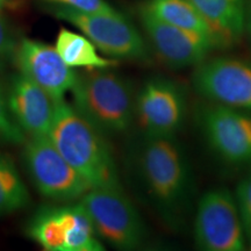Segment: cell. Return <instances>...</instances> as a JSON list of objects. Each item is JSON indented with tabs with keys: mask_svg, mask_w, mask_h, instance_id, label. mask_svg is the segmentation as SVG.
Instances as JSON below:
<instances>
[{
	"mask_svg": "<svg viewBox=\"0 0 251 251\" xmlns=\"http://www.w3.org/2000/svg\"><path fill=\"white\" fill-rule=\"evenodd\" d=\"M128 166L143 201L166 227L180 230L192 208L194 178L188 157L177 136L141 135L131 147Z\"/></svg>",
	"mask_w": 251,
	"mask_h": 251,
	"instance_id": "obj_1",
	"label": "cell"
},
{
	"mask_svg": "<svg viewBox=\"0 0 251 251\" xmlns=\"http://www.w3.org/2000/svg\"><path fill=\"white\" fill-rule=\"evenodd\" d=\"M48 137L91 188H122L106 136L81 118L64 99L55 102Z\"/></svg>",
	"mask_w": 251,
	"mask_h": 251,
	"instance_id": "obj_2",
	"label": "cell"
},
{
	"mask_svg": "<svg viewBox=\"0 0 251 251\" xmlns=\"http://www.w3.org/2000/svg\"><path fill=\"white\" fill-rule=\"evenodd\" d=\"M74 108L105 136H117L135 120V96L129 81L108 69L78 76L72 89Z\"/></svg>",
	"mask_w": 251,
	"mask_h": 251,
	"instance_id": "obj_3",
	"label": "cell"
},
{
	"mask_svg": "<svg viewBox=\"0 0 251 251\" xmlns=\"http://www.w3.org/2000/svg\"><path fill=\"white\" fill-rule=\"evenodd\" d=\"M96 233L120 250L139 249L147 241L142 218L122 188H91L80 198Z\"/></svg>",
	"mask_w": 251,
	"mask_h": 251,
	"instance_id": "obj_4",
	"label": "cell"
},
{
	"mask_svg": "<svg viewBox=\"0 0 251 251\" xmlns=\"http://www.w3.org/2000/svg\"><path fill=\"white\" fill-rule=\"evenodd\" d=\"M30 238L48 251H102L92 220L80 202L42 207L27 227Z\"/></svg>",
	"mask_w": 251,
	"mask_h": 251,
	"instance_id": "obj_5",
	"label": "cell"
},
{
	"mask_svg": "<svg viewBox=\"0 0 251 251\" xmlns=\"http://www.w3.org/2000/svg\"><path fill=\"white\" fill-rule=\"evenodd\" d=\"M246 235L235 196L216 187L202 194L194 218V241L206 251H242Z\"/></svg>",
	"mask_w": 251,
	"mask_h": 251,
	"instance_id": "obj_6",
	"label": "cell"
},
{
	"mask_svg": "<svg viewBox=\"0 0 251 251\" xmlns=\"http://www.w3.org/2000/svg\"><path fill=\"white\" fill-rule=\"evenodd\" d=\"M186 115L184 87L170 78H149L135 97V120L142 135L177 136L184 127Z\"/></svg>",
	"mask_w": 251,
	"mask_h": 251,
	"instance_id": "obj_7",
	"label": "cell"
},
{
	"mask_svg": "<svg viewBox=\"0 0 251 251\" xmlns=\"http://www.w3.org/2000/svg\"><path fill=\"white\" fill-rule=\"evenodd\" d=\"M24 157L34 185L48 199L72 201L91 190L89 183L65 161L48 135L31 137L25 147Z\"/></svg>",
	"mask_w": 251,
	"mask_h": 251,
	"instance_id": "obj_8",
	"label": "cell"
},
{
	"mask_svg": "<svg viewBox=\"0 0 251 251\" xmlns=\"http://www.w3.org/2000/svg\"><path fill=\"white\" fill-rule=\"evenodd\" d=\"M198 126L207 146L231 165L251 163V117L242 109L207 101L198 109Z\"/></svg>",
	"mask_w": 251,
	"mask_h": 251,
	"instance_id": "obj_9",
	"label": "cell"
},
{
	"mask_svg": "<svg viewBox=\"0 0 251 251\" xmlns=\"http://www.w3.org/2000/svg\"><path fill=\"white\" fill-rule=\"evenodd\" d=\"M54 14L83 31L103 54L122 59H148L143 37L121 13L89 14L59 6Z\"/></svg>",
	"mask_w": 251,
	"mask_h": 251,
	"instance_id": "obj_10",
	"label": "cell"
},
{
	"mask_svg": "<svg viewBox=\"0 0 251 251\" xmlns=\"http://www.w3.org/2000/svg\"><path fill=\"white\" fill-rule=\"evenodd\" d=\"M196 92L207 101L251 111V62L215 57L197 65L192 75Z\"/></svg>",
	"mask_w": 251,
	"mask_h": 251,
	"instance_id": "obj_11",
	"label": "cell"
},
{
	"mask_svg": "<svg viewBox=\"0 0 251 251\" xmlns=\"http://www.w3.org/2000/svg\"><path fill=\"white\" fill-rule=\"evenodd\" d=\"M140 18L159 58L174 69L197 67L218 48L214 42L199 34L164 23L144 5L140 9Z\"/></svg>",
	"mask_w": 251,
	"mask_h": 251,
	"instance_id": "obj_12",
	"label": "cell"
},
{
	"mask_svg": "<svg viewBox=\"0 0 251 251\" xmlns=\"http://www.w3.org/2000/svg\"><path fill=\"white\" fill-rule=\"evenodd\" d=\"M20 70L42 87L54 101H61L76 85L78 75L63 61L56 48L29 39L21 40L14 52Z\"/></svg>",
	"mask_w": 251,
	"mask_h": 251,
	"instance_id": "obj_13",
	"label": "cell"
},
{
	"mask_svg": "<svg viewBox=\"0 0 251 251\" xmlns=\"http://www.w3.org/2000/svg\"><path fill=\"white\" fill-rule=\"evenodd\" d=\"M7 103L12 118L30 137L46 136L51 127L55 101L35 81L20 74L12 78Z\"/></svg>",
	"mask_w": 251,
	"mask_h": 251,
	"instance_id": "obj_14",
	"label": "cell"
},
{
	"mask_svg": "<svg viewBox=\"0 0 251 251\" xmlns=\"http://www.w3.org/2000/svg\"><path fill=\"white\" fill-rule=\"evenodd\" d=\"M218 34L222 45L235 42L244 33V0H188Z\"/></svg>",
	"mask_w": 251,
	"mask_h": 251,
	"instance_id": "obj_15",
	"label": "cell"
},
{
	"mask_svg": "<svg viewBox=\"0 0 251 251\" xmlns=\"http://www.w3.org/2000/svg\"><path fill=\"white\" fill-rule=\"evenodd\" d=\"M144 6L164 23L199 34L214 42L218 48L224 47L208 21L188 0H149Z\"/></svg>",
	"mask_w": 251,
	"mask_h": 251,
	"instance_id": "obj_16",
	"label": "cell"
},
{
	"mask_svg": "<svg viewBox=\"0 0 251 251\" xmlns=\"http://www.w3.org/2000/svg\"><path fill=\"white\" fill-rule=\"evenodd\" d=\"M56 50L71 68L109 69L117 64V61L100 56L89 37L65 28L59 30L56 39Z\"/></svg>",
	"mask_w": 251,
	"mask_h": 251,
	"instance_id": "obj_17",
	"label": "cell"
},
{
	"mask_svg": "<svg viewBox=\"0 0 251 251\" xmlns=\"http://www.w3.org/2000/svg\"><path fill=\"white\" fill-rule=\"evenodd\" d=\"M29 203V193L14 163L0 153V215L9 214Z\"/></svg>",
	"mask_w": 251,
	"mask_h": 251,
	"instance_id": "obj_18",
	"label": "cell"
},
{
	"mask_svg": "<svg viewBox=\"0 0 251 251\" xmlns=\"http://www.w3.org/2000/svg\"><path fill=\"white\" fill-rule=\"evenodd\" d=\"M235 200L242 221L244 235L251 242V172L238 183L235 191Z\"/></svg>",
	"mask_w": 251,
	"mask_h": 251,
	"instance_id": "obj_19",
	"label": "cell"
},
{
	"mask_svg": "<svg viewBox=\"0 0 251 251\" xmlns=\"http://www.w3.org/2000/svg\"><path fill=\"white\" fill-rule=\"evenodd\" d=\"M0 140L19 144L25 141V133L12 118L9 112L7 98L0 86Z\"/></svg>",
	"mask_w": 251,
	"mask_h": 251,
	"instance_id": "obj_20",
	"label": "cell"
},
{
	"mask_svg": "<svg viewBox=\"0 0 251 251\" xmlns=\"http://www.w3.org/2000/svg\"><path fill=\"white\" fill-rule=\"evenodd\" d=\"M50 4L68 7L89 14H120L106 0H45Z\"/></svg>",
	"mask_w": 251,
	"mask_h": 251,
	"instance_id": "obj_21",
	"label": "cell"
},
{
	"mask_svg": "<svg viewBox=\"0 0 251 251\" xmlns=\"http://www.w3.org/2000/svg\"><path fill=\"white\" fill-rule=\"evenodd\" d=\"M17 43L7 20L0 14V67L14 56Z\"/></svg>",
	"mask_w": 251,
	"mask_h": 251,
	"instance_id": "obj_22",
	"label": "cell"
},
{
	"mask_svg": "<svg viewBox=\"0 0 251 251\" xmlns=\"http://www.w3.org/2000/svg\"><path fill=\"white\" fill-rule=\"evenodd\" d=\"M244 31L247 33L251 43V0L246 4V15H244Z\"/></svg>",
	"mask_w": 251,
	"mask_h": 251,
	"instance_id": "obj_23",
	"label": "cell"
},
{
	"mask_svg": "<svg viewBox=\"0 0 251 251\" xmlns=\"http://www.w3.org/2000/svg\"><path fill=\"white\" fill-rule=\"evenodd\" d=\"M13 4H14V0H0V12H1L2 9L11 7Z\"/></svg>",
	"mask_w": 251,
	"mask_h": 251,
	"instance_id": "obj_24",
	"label": "cell"
}]
</instances>
